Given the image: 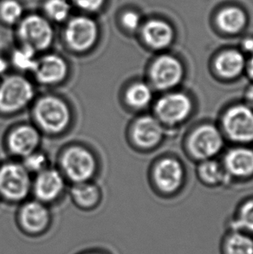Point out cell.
Returning <instances> with one entry per match:
<instances>
[{"label":"cell","instance_id":"8992f818","mask_svg":"<svg viewBox=\"0 0 253 254\" xmlns=\"http://www.w3.org/2000/svg\"><path fill=\"white\" fill-rule=\"evenodd\" d=\"M21 231L30 236H39L47 232L52 224V212L48 205L33 199L21 203L17 215Z\"/></svg>","mask_w":253,"mask_h":254},{"label":"cell","instance_id":"7402d4cb","mask_svg":"<svg viewBox=\"0 0 253 254\" xmlns=\"http://www.w3.org/2000/svg\"><path fill=\"white\" fill-rule=\"evenodd\" d=\"M38 60L37 52L26 45H21L13 51L10 57V64L17 69V73H31Z\"/></svg>","mask_w":253,"mask_h":254},{"label":"cell","instance_id":"6da1fadb","mask_svg":"<svg viewBox=\"0 0 253 254\" xmlns=\"http://www.w3.org/2000/svg\"><path fill=\"white\" fill-rule=\"evenodd\" d=\"M33 124L42 134L59 136L71 127L74 114L67 100L55 94L36 97L31 105Z\"/></svg>","mask_w":253,"mask_h":254},{"label":"cell","instance_id":"e575fe53","mask_svg":"<svg viewBox=\"0 0 253 254\" xmlns=\"http://www.w3.org/2000/svg\"><path fill=\"white\" fill-rule=\"evenodd\" d=\"M248 71H249V75L253 78V55L248 64Z\"/></svg>","mask_w":253,"mask_h":254},{"label":"cell","instance_id":"277c9868","mask_svg":"<svg viewBox=\"0 0 253 254\" xmlns=\"http://www.w3.org/2000/svg\"><path fill=\"white\" fill-rule=\"evenodd\" d=\"M32 175L17 161L0 164V199L10 204H21L31 194Z\"/></svg>","mask_w":253,"mask_h":254},{"label":"cell","instance_id":"603a6c76","mask_svg":"<svg viewBox=\"0 0 253 254\" xmlns=\"http://www.w3.org/2000/svg\"><path fill=\"white\" fill-rule=\"evenodd\" d=\"M247 21L243 10L235 7L223 10L218 16V24L223 31L229 33H236L245 26Z\"/></svg>","mask_w":253,"mask_h":254},{"label":"cell","instance_id":"9c48e42d","mask_svg":"<svg viewBox=\"0 0 253 254\" xmlns=\"http://www.w3.org/2000/svg\"><path fill=\"white\" fill-rule=\"evenodd\" d=\"M41 131L33 124H17L5 135V148L16 158L25 156L38 150L42 142Z\"/></svg>","mask_w":253,"mask_h":254},{"label":"cell","instance_id":"7a4b0ae2","mask_svg":"<svg viewBox=\"0 0 253 254\" xmlns=\"http://www.w3.org/2000/svg\"><path fill=\"white\" fill-rule=\"evenodd\" d=\"M58 169L71 184L92 182L99 170V162L91 148L76 143L63 148Z\"/></svg>","mask_w":253,"mask_h":254},{"label":"cell","instance_id":"83f0119b","mask_svg":"<svg viewBox=\"0 0 253 254\" xmlns=\"http://www.w3.org/2000/svg\"><path fill=\"white\" fill-rule=\"evenodd\" d=\"M234 231L253 234V200L246 203L233 223Z\"/></svg>","mask_w":253,"mask_h":254},{"label":"cell","instance_id":"4dcf8cb0","mask_svg":"<svg viewBox=\"0 0 253 254\" xmlns=\"http://www.w3.org/2000/svg\"><path fill=\"white\" fill-rule=\"evenodd\" d=\"M74 3L82 10L87 11H96L104 3L105 0H73Z\"/></svg>","mask_w":253,"mask_h":254},{"label":"cell","instance_id":"f1b7e54d","mask_svg":"<svg viewBox=\"0 0 253 254\" xmlns=\"http://www.w3.org/2000/svg\"><path fill=\"white\" fill-rule=\"evenodd\" d=\"M23 8L16 0H4L0 4V17L7 24H15L20 19Z\"/></svg>","mask_w":253,"mask_h":254},{"label":"cell","instance_id":"484cf974","mask_svg":"<svg viewBox=\"0 0 253 254\" xmlns=\"http://www.w3.org/2000/svg\"><path fill=\"white\" fill-rule=\"evenodd\" d=\"M199 175L205 182L210 184H217L225 182L226 178V172L219 163L212 160H205L198 169Z\"/></svg>","mask_w":253,"mask_h":254},{"label":"cell","instance_id":"ba28073f","mask_svg":"<svg viewBox=\"0 0 253 254\" xmlns=\"http://www.w3.org/2000/svg\"><path fill=\"white\" fill-rule=\"evenodd\" d=\"M69 65L62 56L49 53L38 58L34 69L31 73L39 85L52 88L62 85L69 76Z\"/></svg>","mask_w":253,"mask_h":254},{"label":"cell","instance_id":"836d02e7","mask_svg":"<svg viewBox=\"0 0 253 254\" xmlns=\"http://www.w3.org/2000/svg\"><path fill=\"white\" fill-rule=\"evenodd\" d=\"M247 102L249 103L251 106L253 107V86L249 88L247 93Z\"/></svg>","mask_w":253,"mask_h":254},{"label":"cell","instance_id":"d4e9b609","mask_svg":"<svg viewBox=\"0 0 253 254\" xmlns=\"http://www.w3.org/2000/svg\"><path fill=\"white\" fill-rule=\"evenodd\" d=\"M21 162L31 175H37L51 167L48 155L41 151L40 148L22 159Z\"/></svg>","mask_w":253,"mask_h":254},{"label":"cell","instance_id":"d6986e66","mask_svg":"<svg viewBox=\"0 0 253 254\" xmlns=\"http://www.w3.org/2000/svg\"><path fill=\"white\" fill-rule=\"evenodd\" d=\"M144 41L155 50L168 47L174 39V31L169 24L163 21L148 22L142 30Z\"/></svg>","mask_w":253,"mask_h":254},{"label":"cell","instance_id":"ac0fdd59","mask_svg":"<svg viewBox=\"0 0 253 254\" xmlns=\"http://www.w3.org/2000/svg\"><path fill=\"white\" fill-rule=\"evenodd\" d=\"M225 166L230 175L237 177H247L253 174V151L249 148H238L230 150Z\"/></svg>","mask_w":253,"mask_h":254},{"label":"cell","instance_id":"cb8c5ba5","mask_svg":"<svg viewBox=\"0 0 253 254\" xmlns=\"http://www.w3.org/2000/svg\"><path fill=\"white\" fill-rule=\"evenodd\" d=\"M226 254H253V240L240 231H234L225 244Z\"/></svg>","mask_w":253,"mask_h":254},{"label":"cell","instance_id":"4316f807","mask_svg":"<svg viewBox=\"0 0 253 254\" xmlns=\"http://www.w3.org/2000/svg\"><path fill=\"white\" fill-rule=\"evenodd\" d=\"M45 11L50 18L56 22L64 21L70 12V5L67 0H47Z\"/></svg>","mask_w":253,"mask_h":254},{"label":"cell","instance_id":"d590c367","mask_svg":"<svg viewBox=\"0 0 253 254\" xmlns=\"http://www.w3.org/2000/svg\"><path fill=\"white\" fill-rule=\"evenodd\" d=\"M103 254V253H102V252L91 251V252H88V253H84V254Z\"/></svg>","mask_w":253,"mask_h":254},{"label":"cell","instance_id":"3957f363","mask_svg":"<svg viewBox=\"0 0 253 254\" xmlns=\"http://www.w3.org/2000/svg\"><path fill=\"white\" fill-rule=\"evenodd\" d=\"M36 97L34 83L24 74L3 76L0 81V116L11 117L23 112Z\"/></svg>","mask_w":253,"mask_h":254},{"label":"cell","instance_id":"f546056e","mask_svg":"<svg viewBox=\"0 0 253 254\" xmlns=\"http://www.w3.org/2000/svg\"><path fill=\"white\" fill-rule=\"evenodd\" d=\"M122 22L126 29L129 31H134L140 24V16L133 11H126L122 17Z\"/></svg>","mask_w":253,"mask_h":254},{"label":"cell","instance_id":"9a60e30c","mask_svg":"<svg viewBox=\"0 0 253 254\" xmlns=\"http://www.w3.org/2000/svg\"><path fill=\"white\" fill-rule=\"evenodd\" d=\"M130 139L137 148L149 149L161 141L163 127L157 118L151 116H142L132 124L129 131Z\"/></svg>","mask_w":253,"mask_h":254},{"label":"cell","instance_id":"8fae6325","mask_svg":"<svg viewBox=\"0 0 253 254\" xmlns=\"http://www.w3.org/2000/svg\"><path fill=\"white\" fill-rule=\"evenodd\" d=\"M223 127L232 140L238 142L253 141V110L246 105L233 106L223 117Z\"/></svg>","mask_w":253,"mask_h":254},{"label":"cell","instance_id":"30bf717a","mask_svg":"<svg viewBox=\"0 0 253 254\" xmlns=\"http://www.w3.org/2000/svg\"><path fill=\"white\" fill-rule=\"evenodd\" d=\"M67 188V181L58 168L49 167L32 178L31 193L34 199L46 205L61 199Z\"/></svg>","mask_w":253,"mask_h":254},{"label":"cell","instance_id":"d6a6232c","mask_svg":"<svg viewBox=\"0 0 253 254\" xmlns=\"http://www.w3.org/2000/svg\"><path fill=\"white\" fill-rule=\"evenodd\" d=\"M244 50L247 52H253V38H247L242 44Z\"/></svg>","mask_w":253,"mask_h":254},{"label":"cell","instance_id":"52a82bcc","mask_svg":"<svg viewBox=\"0 0 253 254\" xmlns=\"http://www.w3.org/2000/svg\"><path fill=\"white\" fill-rule=\"evenodd\" d=\"M64 39L66 45L72 52H89L96 45L98 39L97 24L90 17H74L66 26Z\"/></svg>","mask_w":253,"mask_h":254},{"label":"cell","instance_id":"ffe728a7","mask_svg":"<svg viewBox=\"0 0 253 254\" xmlns=\"http://www.w3.org/2000/svg\"><path fill=\"white\" fill-rule=\"evenodd\" d=\"M246 67L244 56L240 52L230 50L223 52L215 61L216 71L227 79L235 78L243 72Z\"/></svg>","mask_w":253,"mask_h":254},{"label":"cell","instance_id":"5bb4252c","mask_svg":"<svg viewBox=\"0 0 253 254\" xmlns=\"http://www.w3.org/2000/svg\"><path fill=\"white\" fill-rule=\"evenodd\" d=\"M222 134L212 125H203L193 131L189 139V148L197 158L208 160L222 148Z\"/></svg>","mask_w":253,"mask_h":254},{"label":"cell","instance_id":"7c38bea8","mask_svg":"<svg viewBox=\"0 0 253 254\" xmlns=\"http://www.w3.org/2000/svg\"><path fill=\"white\" fill-rule=\"evenodd\" d=\"M191 101L183 93L175 92L165 95L155 104L158 120L168 124H179L191 113Z\"/></svg>","mask_w":253,"mask_h":254},{"label":"cell","instance_id":"e0dca14e","mask_svg":"<svg viewBox=\"0 0 253 254\" xmlns=\"http://www.w3.org/2000/svg\"><path fill=\"white\" fill-rule=\"evenodd\" d=\"M69 192L73 203L84 211L95 209L102 199L101 189L93 181L71 184Z\"/></svg>","mask_w":253,"mask_h":254},{"label":"cell","instance_id":"5b68a950","mask_svg":"<svg viewBox=\"0 0 253 254\" xmlns=\"http://www.w3.org/2000/svg\"><path fill=\"white\" fill-rule=\"evenodd\" d=\"M17 35L22 45L31 47L37 53L48 50L54 40L52 25L38 15H30L21 21Z\"/></svg>","mask_w":253,"mask_h":254},{"label":"cell","instance_id":"44dd1931","mask_svg":"<svg viewBox=\"0 0 253 254\" xmlns=\"http://www.w3.org/2000/svg\"><path fill=\"white\" fill-rule=\"evenodd\" d=\"M153 100V90L149 84L144 82H133L124 90L125 105L134 110H144Z\"/></svg>","mask_w":253,"mask_h":254},{"label":"cell","instance_id":"4fadbf2b","mask_svg":"<svg viewBox=\"0 0 253 254\" xmlns=\"http://www.w3.org/2000/svg\"><path fill=\"white\" fill-rule=\"evenodd\" d=\"M183 67L178 59L161 56L151 66V83L156 89L165 90L178 85L183 77Z\"/></svg>","mask_w":253,"mask_h":254},{"label":"cell","instance_id":"1f68e13d","mask_svg":"<svg viewBox=\"0 0 253 254\" xmlns=\"http://www.w3.org/2000/svg\"><path fill=\"white\" fill-rule=\"evenodd\" d=\"M10 61H8L2 56H0V77L5 76V74L10 69Z\"/></svg>","mask_w":253,"mask_h":254},{"label":"cell","instance_id":"2e32d148","mask_svg":"<svg viewBox=\"0 0 253 254\" xmlns=\"http://www.w3.org/2000/svg\"><path fill=\"white\" fill-rule=\"evenodd\" d=\"M183 176L182 164L174 159H164L154 168V182L163 192L176 191L182 185Z\"/></svg>","mask_w":253,"mask_h":254}]
</instances>
